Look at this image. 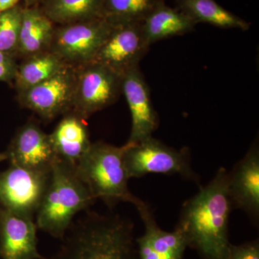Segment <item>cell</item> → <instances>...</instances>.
I'll return each mask as SVG.
<instances>
[{
  "label": "cell",
  "mask_w": 259,
  "mask_h": 259,
  "mask_svg": "<svg viewBox=\"0 0 259 259\" xmlns=\"http://www.w3.org/2000/svg\"><path fill=\"white\" fill-rule=\"evenodd\" d=\"M197 23L183 12L168 6L165 0L156 4L142 21L145 40L148 47L154 42L192 31Z\"/></svg>",
  "instance_id": "e0dca14e"
},
{
  "label": "cell",
  "mask_w": 259,
  "mask_h": 259,
  "mask_svg": "<svg viewBox=\"0 0 259 259\" xmlns=\"http://www.w3.org/2000/svg\"><path fill=\"white\" fill-rule=\"evenodd\" d=\"M233 209L228 171L221 167L207 185L184 203L176 228L183 233L187 247L202 258L229 259L228 226Z\"/></svg>",
  "instance_id": "6da1fadb"
},
{
  "label": "cell",
  "mask_w": 259,
  "mask_h": 259,
  "mask_svg": "<svg viewBox=\"0 0 259 259\" xmlns=\"http://www.w3.org/2000/svg\"><path fill=\"white\" fill-rule=\"evenodd\" d=\"M177 9L196 23H207L218 28L248 30L250 23L221 6L214 0H175Z\"/></svg>",
  "instance_id": "d6986e66"
},
{
  "label": "cell",
  "mask_w": 259,
  "mask_h": 259,
  "mask_svg": "<svg viewBox=\"0 0 259 259\" xmlns=\"http://www.w3.org/2000/svg\"><path fill=\"white\" fill-rule=\"evenodd\" d=\"M49 137L58 159L75 167L92 145L86 119L72 110L63 115Z\"/></svg>",
  "instance_id": "2e32d148"
},
{
  "label": "cell",
  "mask_w": 259,
  "mask_h": 259,
  "mask_svg": "<svg viewBox=\"0 0 259 259\" xmlns=\"http://www.w3.org/2000/svg\"><path fill=\"white\" fill-rule=\"evenodd\" d=\"M50 175L10 165L0 172V208L34 220Z\"/></svg>",
  "instance_id": "ba28073f"
},
{
  "label": "cell",
  "mask_w": 259,
  "mask_h": 259,
  "mask_svg": "<svg viewBox=\"0 0 259 259\" xmlns=\"http://www.w3.org/2000/svg\"><path fill=\"white\" fill-rule=\"evenodd\" d=\"M76 81V67L69 65L50 79L18 93V102L49 122L72 110Z\"/></svg>",
  "instance_id": "9c48e42d"
},
{
  "label": "cell",
  "mask_w": 259,
  "mask_h": 259,
  "mask_svg": "<svg viewBox=\"0 0 259 259\" xmlns=\"http://www.w3.org/2000/svg\"><path fill=\"white\" fill-rule=\"evenodd\" d=\"M20 0H0V13L20 5Z\"/></svg>",
  "instance_id": "484cf974"
},
{
  "label": "cell",
  "mask_w": 259,
  "mask_h": 259,
  "mask_svg": "<svg viewBox=\"0 0 259 259\" xmlns=\"http://www.w3.org/2000/svg\"><path fill=\"white\" fill-rule=\"evenodd\" d=\"M5 160H8V156H7L6 153L5 152L0 153V163L5 161Z\"/></svg>",
  "instance_id": "83f0119b"
},
{
  "label": "cell",
  "mask_w": 259,
  "mask_h": 259,
  "mask_svg": "<svg viewBox=\"0 0 259 259\" xmlns=\"http://www.w3.org/2000/svg\"><path fill=\"white\" fill-rule=\"evenodd\" d=\"M122 94L125 95L132 117L131 135L126 144H136L153 136L159 119L151 102L149 87L139 66L122 75Z\"/></svg>",
  "instance_id": "7c38bea8"
},
{
  "label": "cell",
  "mask_w": 259,
  "mask_h": 259,
  "mask_svg": "<svg viewBox=\"0 0 259 259\" xmlns=\"http://www.w3.org/2000/svg\"><path fill=\"white\" fill-rule=\"evenodd\" d=\"M23 2L24 7L30 8V7L39 6L40 3H42V0H23Z\"/></svg>",
  "instance_id": "4316f807"
},
{
  "label": "cell",
  "mask_w": 259,
  "mask_h": 259,
  "mask_svg": "<svg viewBox=\"0 0 259 259\" xmlns=\"http://www.w3.org/2000/svg\"><path fill=\"white\" fill-rule=\"evenodd\" d=\"M156 0H104V16L112 23L141 22Z\"/></svg>",
  "instance_id": "7402d4cb"
},
{
  "label": "cell",
  "mask_w": 259,
  "mask_h": 259,
  "mask_svg": "<svg viewBox=\"0 0 259 259\" xmlns=\"http://www.w3.org/2000/svg\"><path fill=\"white\" fill-rule=\"evenodd\" d=\"M75 166L58 159L51 170L49 185L35 214L37 229L61 240L77 213L95 203Z\"/></svg>",
  "instance_id": "3957f363"
},
{
  "label": "cell",
  "mask_w": 259,
  "mask_h": 259,
  "mask_svg": "<svg viewBox=\"0 0 259 259\" xmlns=\"http://www.w3.org/2000/svg\"><path fill=\"white\" fill-rule=\"evenodd\" d=\"M125 145L120 147L103 141L92 143L86 154L75 167L80 180L95 199L110 208L120 202L138 206L142 200L131 193L124 164Z\"/></svg>",
  "instance_id": "277c9868"
},
{
  "label": "cell",
  "mask_w": 259,
  "mask_h": 259,
  "mask_svg": "<svg viewBox=\"0 0 259 259\" xmlns=\"http://www.w3.org/2000/svg\"><path fill=\"white\" fill-rule=\"evenodd\" d=\"M112 23L105 18L57 25L50 51L70 66L92 62L111 31Z\"/></svg>",
  "instance_id": "8992f818"
},
{
  "label": "cell",
  "mask_w": 259,
  "mask_h": 259,
  "mask_svg": "<svg viewBox=\"0 0 259 259\" xmlns=\"http://www.w3.org/2000/svg\"><path fill=\"white\" fill-rule=\"evenodd\" d=\"M37 230L33 219L0 208V258L48 259L37 248Z\"/></svg>",
  "instance_id": "9a60e30c"
},
{
  "label": "cell",
  "mask_w": 259,
  "mask_h": 259,
  "mask_svg": "<svg viewBox=\"0 0 259 259\" xmlns=\"http://www.w3.org/2000/svg\"><path fill=\"white\" fill-rule=\"evenodd\" d=\"M122 76L105 65L88 63L76 67L72 111L88 119L115 103L122 94Z\"/></svg>",
  "instance_id": "52a82bcc"
},
{
  "label": "cell",
  "mask_w": 259,
  "mask_h": 259,
  "mask_svg": "<svg viewBox=\"0 0 259 259\" xmlns=\"http://www.w3.org/2000/svg\"><path fill=\"white\" fill-rule=\"evenodd\" d=\"M24 6L0 13V51L16 58Z\"/></svg>",
  "instance_id": "603a6c76"
},
{
  "label": "cell",
  "mask_w": 259,
  "mask_h": 259,
  "mask_svg": "<svg viewBox=\"0 0 259 259\" xmlns=\"http://www.w3.org/2000/svg\"><path fill=\"white\" fill-rule=\"evenodd\" d=\"M18 65L15 56L0 51V81L13 82Z\"/></svg>",
  "instance_id": "d4e9b609"
},
{
  "label": "cell",
  "mask_w": 259,
  "mask_h": 259,
  "mask_svg": "<svg viewBox=\"0 0 259 259\" xmlns=\"http://www.w3.org/2000/svg\"><path fill=\"white\" fill-rule=\"evenodd\" d=\"M55 28L40 7H24L16 58L50 51Z\"/></svg>",
  "instance_id": "ac0fdd59"
},
{
  "label": "cell",
  "mask_w": 259,
  "mask_h": 259,
  "mask_svg": "<svg viewBox=\"0 0 259 259\" xmlns=\"http://www.w3.org/2000/svg\"><path fill=\"white\" fill-rule=\"evenodd\" d=\"M124 164L129 179L148 174L179 175L198 183V175L192 169L190 151L169 147L153 136L136 144H125Z\"/></svg>",
  "instance_id": "5b68a950"
},
{
  "label": "cell",
  "mask_w": 259,
  "mask_h": 259,
  "mask_svg": "<svg viewBox=\"0 0 259 259\" xmlns=\"http://www.w3.org/2000/svg\"><path fill=\"white\" fill-rule=\"evenodd\" d=\"M229 259H259L258 240L239 245L231 244Z\"/></svg>",
  "instance_id": "cb8c5ba5"
},
{
  "label": "cell",
  "mask_w": 259,
  "mask_h": 259,
  "mask_svg": "<svg viewBox=\"0 0 259 259\" xmlns=\"http://www.w3.org/2000/svg\"><path fill=\"white\" fill-rule=\"evenodd\" d=\"M228 192L233 209L244 211L256 224L259 219V147L258 140L244 157L228 172Z\"/></svg>",
  "instance_id": "4fadbf2b"
},
{
  "label": "cell",
  "mask_w": 259,
  "mask_h": 259,
  "mask_svg": "<svg viewBox=\"0 0 259 259\" xmlns=\"http://www.w3.org/2000/svg\"><path fill=\"white\" fill-rule=\"evenodd\" d=\"M5 153L10 165L44 174H50L58 160L49 134L32 120L17 131Z\"/></svg>",
  "instance_id": "8fae6325"
},
{
  "label": "cell",
  "mask_w": 259,
  "mask_h": 259,
  "mask_svg": "<svg viewBox=\"0 0 259 259\" xmlns=\"http://www.w3.org/2000/svg\"><path fill=\"white\" fill-rule=\"evenodd\" d=\"M39 7L57 25L105 18L104 0H42Z\"/></svg>",
  "instance_id": "44dd1931"
},
{
  "label": "cell",
  "mask_w": 259,
  "mask_h": 259,
  "mask_svg": "<svg viewBox=\"0 0 259 259\" xmlns=\"http://www.w3.org/2000/svg\"><path fill=\"white\" fill-rule=\"evenodd\" d=\"M67 66L69 65L51 51L25 58L17 68L14 79L17 93L50 79Z\"/></svg>",
  "instance_id": "ffe728a7"
},
{
  "label": "cell",
  "mask_w": 259,
  "mask_h": 259,
  "mask_svg": "<svg viewBox=\"0 0 259 259\" xmlns=\"http://www.w3.org/2000/svg\"><path fill=\"white\" fill-rule=\"evenodd\" d=\"M48 259H139L134 224L118 214L87 212Z\"/></svg>",
  "instance_id": "7a4b0ae2"
},
{
  "label": "cell",
  "mask_w": 259,
  "mask_h": 259,
  "mask_svg": "<svg viewBox=\"0 0 259 259\" xmlns=\"http://www.w3.org/2000/svg\"><path fill=\"white\" fill-rule=\"evenodd\" d=\"M111 23V31L93 61L105 65L122 76L139 66L150 47L145 40L142 21Z\"/></svg>",
  "instance_id": "30bf717a"
},
{
  "label": "cell",
  "mask_w": 259,
  "mask_h": 259,
  "mask_svg": "<svg viewBox=\"0 0 259 259\" xmlns=\"http://www.w3.org/2000/svg\"><path fill=\"white\" fill-rule=\"evenodd\" d=\"M145 227V233L136 240L139 259H182L187 248L183 233L163 231L156 221L152 209L144 201L136 207Z\"/></svg>",
  "instance_id": "5bb4252c"
}]
</instances>
